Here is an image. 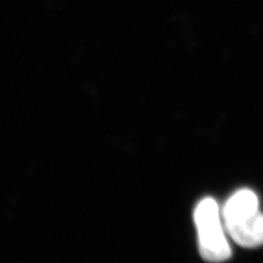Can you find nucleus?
<instances>
[{
	"instance_id": "obj_2",
	"label": "nucleus",
	"mask_w": 263,
	"mask_h": 263,
	"mask_svg": "<svg viewBox=\"0 0 263 263\" xmlns=\"http://www.w3.org/2000/svg\"><path fill=\"white\" fill-rule=\"evenodd\" d=\"M194 220L199 234L201 256L211 262H221L230 258L232 250L221 226L216 201L205 197L195 209Z\"/></svg>"
},
{
	"instance_id": "obj_1",
	"label": "nucleus",
	"mask_w": 263,
	"mask_h": 263,
	"mask_svg": "<svg viewBox=\"0 0 263 263\" xmlns=\"http://www.w3.org/2000/svg\"><path fill=\"white\" fill-rule=\"evenodd\" d=\"M223 218L228 234L239 246L256 248L263 245V214L253 191L242 189L230 196Z\"/></svg>"
}]
</instances>
